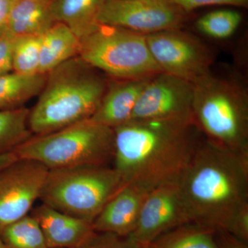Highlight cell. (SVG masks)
I'll use <instances>...</instances> for the list:
<instances>
[{
	"instance_id": "1",
	"label": "cell",
	"mask_w": 248,
	"mask_h": 248,
	"mask_svg": "<svg viewBox=\"0 0 248 248\" xmlns=\"http://www.w3.org/2000/svg\"><path fill=\"white\" fill-rule=\"evenodd\" d=\"M113 131L112 167L123 185L148 191L178 182L201 141L192 118L132 120Z\"/></svg>"
},
{
	"instance_id": "2",
	"label": "cell",
	"mask_w": 248,
	"mask_h": 248,
	"mask_svg": "<svg viewBox=\"0 0 248 248\" xmlns=\"http://www.w3.org/2000/svg\"><path fill=\"white\" fill-rule=\"evenodd\" d=\"M178 185L191 222L232 234L248 209V154L204 138Z\"/></svg>"
},
{
	"instance_id": "3",
	"label": "cell",
	"mask_w": 248,
	"mask_h": 248,
	"mask_svg": "<svg viewBox=\"0 0 248 248\" xmlns=\"http://www.w3.org/2000/svg\"><path fill=\"white\" fill-rule=\"evenodd\" d=\"M97 71L76 56L48 72L38 100L30 110L31 133L45 135L91 119L109 85Z\"/></svg>"
},
{
	"instance_id": "4",
	"label": "cell",
	"mask_w": 248,
	"mask_h": 248,
	"mask_svg": "<svg viewBox=\"0 0 248 248\" xmlns=\"http://www.w3.org/2000/svg\"><path fill=\"white\" fill-rule=\"evenodd\" d=\"M192 113L205 140L248 154V97L246 89L212 72L193 83Z\"/></svg>"
},
{
	"instance_id": "5",
	"label": "cell",
	"mask_w": 248,
	"mask_h": 248,
	"mask_svg": "<svg viewBox=\"0 0 248 248\" xmlns=\"http://www.w3.org/2000/svg\"><path fill=\"white\" fill-rule=\"evenodd\" d=\"M14 152L49 170L109 165L113 159V129L88 119L53 133L32 135Z\"/></svg>"
},
{
	"instance_id": "6",
	"label": "cell",
	"mask_w": 248,
	"mask_h": 248,
	"mask_svg": "<svg viewBox=\"0 0 248 248\" xmlns=\"http://www.w3.org/2000/svg\"><path fill=\"white\" fill-rule=\"evenodd\" d=\"M109 165L49 170L40 200L55 210L92 223L123 187Z\"/></svg>"
},
{
	"instance_id": "7",
	"label": "cell",
	"mask_w": 248,
	"mask_h": 248,
	"mask_svg": "<svg viewBox=\"0 0 248 248\" xmlns=\"http://www.w3.org/2000/svg\"><path fill=\"white\" fill-rule=\"evenodd\" d=\"M79 56L117 80L146 79L161 73L146 35L123 28L99 24L81 40Z\"/></svg>"
},
{
	"instance_id": "8",
	"label": "cell",
	"mask_w": 248,
	"mask_h": 248,
	"mask_svg": "<svg viewBox=\"0 0 248 248\" xmlns=\"http://www.w3.org/2000/svg\"><path fill=\"white\" fill-rule=\"evenodd\" d=\"M145 35L152 56L161 71L192 83L211 72L213 54L192 34L179 29Z\"/></svg>"
},
{
	"instance_id": "9",
	"label": "cell",
	"mask_w": 248,
	"mask_h": 248,
	"mask_svg": "<svg viewBox=\"0 0 248 248\" xmlns=\"http://www.w3.org/2000/svg\"><path fill=\"white\" fill-rule=\"evenodd\" d=\"M187 14L169 0H104L97 22L148 35L181 29Z\"/></svg>"
},
{
	"instance_id": "10",
	"label": "cell",
	"mask_w": 248,
	"mask_h": 248,
	"mask_svg": "<svg viewBox=\"0 0 248 248\" xmlns=\"http://www.w3.org/2000/svg\"><path fill=\"white\" fill-rule=\"evenodd\" d=\"M49 169L35 160L19 158L0 170V235L10 225L30 215Z\"/></svg>"
},
{
	"instance_id": "11",
	"label": "cell",
	"mask_w": 248,
	"mask_h": 248,
	"mask_svg": "<svg viewBox=\"0 0 248 248\" xmlns=\"http://www.w3.org/2000/svg\"><path fill=\"white\" fill-rule=\"evenodd\" d=\"M193 83L161 72L142 90L132 120L193 118Z\"/></svg>"
},
{
	"instance_id": "12",
	"label": "cell",
	"mask_w": 248,
	"mask_h": 248,
	"mask_svg": "<svg viewBox=\"0 0 248 248\" xmlns=\"http://www.w3.org/2000/svg\"><path fill=\"white\" fill-rule=\"evenodd\" d=\"M187 223L190 218L178 182L165 184L148 193L129 237L144 248L160 235Z\"/></svg>"
},
{
	"instance_id": "13",
	"label": "cell",
	"mask_w": 248,
	"mask_h": 248,
	"mask_svg": "<svg viewBox=\"0 0 248 248\" xmlns=\"http://www.w3.org/2000/svg\"><path fill=\"white\" fill-rule=\"evenodd\" d=\"M150 192L134 184L124 185L93 222L94 231L130 236L136 228L142 206Z\"/></svg>"
},
{
	"instance_id": "14",
	"label": "cell",
	"mask_w": 248,
	"mask_h": 248,
	"mask_svg": "<svg viewBox=\"0 0 248 248\" xmlns=\"http://www.w3.org/2000/svg\"><path fill=\"white\" fill-rule=\"evenodd\" d=\"M48 248H79L94 233L93 223L42 203L31 210Z\"/></svg>"
},
{
	"instance_id": "15",
	"label": "cell",
	"mask_w": 248,
	"mask_h": 248,
	"mask_svg": "<svg viewBox=\"0 0 248 248\" xmlns=\"http://www.w3.org/2000/svg\"><path fill=\"white\" fill-rule=\"evenodd\" d=\"M151 78L118 80L109 84L100 105L91 119L112 129L130 121L139 96Z\"/></svg>"
},
{
	"instance_id": "16",
	"label": "cell",
	"mask_w": 248,
	"mask_h": 248,
	"mask_svg": "<svg viewBox=\"0 0 248 248\" xmlns=\"http://www.w3.org/2000/svg\"><path fill=\"white\" fill-rule=\"evenodd\" d=\"M56 23L51 0H16L4 29L16 37L41 36Z\"/></svg>"
},
{
	"instance_id": "17",
	"label": "cell",
	"mask_w": 248,
	"mask_h": 248,
	"mask_svg": "<svg viewBox=\"0 0 248 248\" xmlns=\"http://www.w3.org/2000/svg\"><path fill=\"white\" fill-rule=\"evenodd\" d=\"M81 40L65 24L57 22L42 35L40 73H48L70 59L79 56Z\"/></svg>"
},
{
	"instance_id": "18",
	"label": "cell",
	"mask_w": 248,
	"mask_h": 248,
	"mask_svg": "<svg viewBox=\"0 0 248 248\" xmlns=\"http://www.w3.org/2000/svg\"><path fill=\"white\" fill-rule=\"evenodd\" d=\"M104 0H51L57 22L65 24L81 40L95 30L97 16Z\"/></svg>"
},
{
	"instance_id": "19",
	"label": "cell",
	"mask_w": 248,
	"mask_h": 248,
	"mask_svg": "<svg viewBox=\"0 0 248 248\" xmlns=\"http://www.w3.org/2000/svg\"><path fill=\"white\" fill-rule=\"evenodd\" d=\"M46 78L47 73L22 75L14 71L0 76V110L23 107L40 94Z\"/></svg>"
},
{
	"instance_id": "20",
	"label": "cell",
	"mask_w": 248,
	"mask_h": 248,
	"mask_svg": "<svg viewBox=\"0 0 248 248\" xmlns=\"http://www.w3.org/2000/svg\"><path fill=\"white\" fill-rule=\"evenodd\" d=\"M217 231L196 223H187L158 236L144 248H219Z\"/></svg>"
},
{
	"instance_id": "21",
	"label": "cell",
	"mask_w": 248,
	"mask_h": 248,
	"mask_svg": "<svg viewBox=\"0 0 248 248\" xmlns=\"http://www.w3.org/2000/svg\"><path fill=\"white\" fill-rule=\"evenodd\" d=\"M29 113L30 110L24 107L0 110V154L14 152L32 136Z\"/></svg>"
},
{
	"instance_id": "22",
	"label": "cell",
	"mask_w": 248,
	"mask_h": 248,
	"mask_svg": "<svg viewBox=\"0 0 248 248\" xmlns=\"http://www.w3.org/2000/svg\"><path fill=\"white\" fill-rule=\"evenodd\" d=\"M0 239L6 248H48L38 223L31 214L5 228Z\"/></svg>"
},
{
	"instance_id": "23",
	"label": "cell",
	"mask_w": 248,
	"mask_h": 248,
	"mask_svg": "<svg viewBox=\"0 0 248 248\" xmlns=\"http://www.w3.org/2000/svg\"><path fill=\"white\" fill-rule=\"evenodd\" d=\"M242 16L233 10H217L204 15L196 23V27L205 35L215 39H226L234 33Z\"/></svg>"
},
{
	"instance_id": "24",
	"label": "cell",
	"mask_w": 248,
	"mask_h": 248,
	"mask_svg": "<svg viewBox=\"0 0 248 248\" xmlns=\"http://www.w3.org/2000/svg\"><path fill=\"white\" fill-rule=\"evenodd\" d=\"M42 35L17 37L13 53V71L22 75L40 73Z\"/></svg>"
},
{
	"instance_id": "25",
	"label": "cell",
	"mask_w": 248,
	"mask_h": 248,
	"mask_svg": "<svg viewBox=\"0 0 248 248\" xmlns=\"http://www.w3.org/2000/svg\"><path fill=\"white\" fill-rule=\"evenodd\" d=\"M79 248H141L129 236L107 232L94 233Z\"/></svg>"
},
{
	"instance_id": "26",
	"label": "cell",
	"mask_w": 248,
	"mask_h": 248,
	"mask_svg": "<svg viewBox=\"0 0 248 248\" xmlns=\"http://www.w3.org/2000/svg\"><path fill=\"white\" fill-rule=\"evenodd\" d=\"M17 38L4 28L0 33V76L13 71V53Z\"/></svg>"
},
{
	"instance_id": "27",
	"label": "cell",
	"mask_w": 248,
	"mask_h": 248,
	"mask_svg": "<svg viewBox=\"0 0 248 248\" xmlns=\"http://www.w3.org/2000/svg\"><path fill=\"white\" fill-rule=\"evenodd\" d=\"M188 14L192 10L211 5H232V6H248V0H169Z\"/></svg>"
},
{
	"instance_id": "28",
	"label": "cell",
	"mask_w": 248,
	"mask_h": 248,
	"mask_svg": "<svg viewBox=\"0 0 248 248\" xmlns=\"http://www.w3.org/2000/svg\"><path fill=\"white\" fill-rule=\"evenodd\" d=\"M216 238L219 248H248V243L226 231H217Z\"/></svg>"
},
{
	"instance_id": "29",
	"label": "cell",
	"mask_w": 248,
	"mask_h": 248,
	"mask_svg": "<svg viewBox=\"0 0 248 248\" xmlns=\"http://www.w3.org/2000/svg\"><path fill=\"white\" fill-rule=\"evenodd\" d=\"M16 0H0V30L4 29Z\"/></svg>"
},
{
	"instance_id": "30",
	"label": "cell",
	"mask_w": 248,
	"mask_h": 248,
	"mask_svg": "<svg viewBox=\"0 0 248 248\" xmlns=\"http://www.w3.org/2000/svg\"><path fill=\"white\" fill-rule=\"evenodd\" d=\"M18 159V156L14 152L0 154V170L4 169L9 165L12 164Z\"/></svg>"
},
{
	"instance_id": "31",
	"label": "cell",
	"mask_w": 248,
	"mask_h": 248,
	"mask_svg": "<svg viewBox=\"0 0 248 248\" xmlns=\"http://www.w3.org/2000/svg\"><path fill=\"white\" fill-rule=\"evenodd\" d=\"M0 248H6V246L4 244V243L1 241V240L0 239Z\"/></svg>"
},
{
	"instance_id": "32",
	"label": "cell",
	"mask_w": 248,
	"mask_h": 248,
	"mask_svg": "<svg viewBox=\"0 0 248 248\" xmlns=\"http://www.w3.org/2000/svg\"><path fill=\"white\" fill-rule=\"evenodd\" d=\"M3 30H4V29H1V30H0V33H1V32H2Z\"/></svg>"
}]
</instances>
